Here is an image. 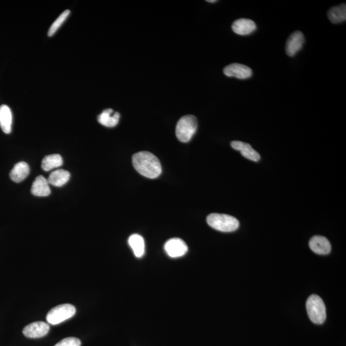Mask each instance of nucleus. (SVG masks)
Here are the masks:
<instances>
[{
  "mask_svg": "<svg viewBox=\"0 0 346 346\" xmlns=\"http://www.w3.org/2000/svg\"><path fill=\"white\" fill-rule=\"evenodd\" d=\"M132 163L139 174L148 179H156L161 175L162 165L160 160L152 153H137L132 157Z\"/></svg>",
  "mask_w": 346,
  "mask_h": 346,
  "instance_id": "1",
  "label": "nucleus"
},
{
  "mask_svg": "<svg viewBox=\"0 0 346 346\" xmlns=\"http://www.w3.org/2000/svg\"><path fill=\"white\" fill-rule=\"evenodd\" d=\"M207 221L210 227L223 232H232L239 227L237 219L223 213H211L208 216Z\"/></svg>",
  "mask_w": 346,
  "mask_h": 346,
  "instance_id": "2",
  "label": "nucleus"
},
{
  "mask_svg": "<svg viewBox=\"0 0 346 346\" xmlns=\"http://www.w3.org/2000/svg\"><path fill=\"white\" fill-rule=\"evenodd\" d=\"M307 310L310 319L316 325H322L327 318V310L322 299L317 295L313 294L307 299Z\"/></svg>",
  "mask_w": 346,
  "mask_h": 346,
  "instance_id": "3",
  "label": "nucleus"
},
{
  "mask_svg": "<svg viewBox=\"0 0 346 346\" xmlns=\"http://www.w3.org/2000/svg\"><path fill=\"white\" fill-rule=\"evenodd\" d=\"M197 128L198 120L194 116L187 115L182 117L177 124L176 135L178 139L182 142L190 141Z\"/></svg>",
  "mask_w": 346,
  "mask_h": 346,
  "instance_id": "4",
  "label": "nucleus"
},
{
  "mask_svg": "<svg viewBox=\"0 0 346 346\" xmlns=\"http://www.w3.org/2000/svg\"><path fill=\"white\" fill-rule=\"evenodd\" d=\"M76 314V309L71 304H63L53 308L47 315V322L57 325L70 319Z\"/></svg>",
  "mask_w": 346,
  "mask_h": 346,
  "instance_id": "5",
  "label": "nucleus"
},
{
  "mask_svg": "<svg viewBox=\"0 0 346 346\" xmlns=\"http://www.w3.org/2000/svg\"><path fill=\"white\" fill-rule=\"evenodd\" d=\"M164 249L168 255L171 258H179L187 253L188 247L182 239L173 238L166 242Z\"/></svg>",
  "mask_w": 346,
  "mask_h": 346,
  "instance_id": "6",
  "label": "nucleus"
},
{
  "mask_svg": "<svg viewBox=\"0 0 346 346\" xmlns=\"http://www.w3.org/2000/svg\"><path fill=\"white\" fill-rule=\"evenodd\" d=\"M50 325L47 322L37 321L31 323L25 327L23 333L25 337L37 338L45 337L49 332Z\"/></svg>",
  "mask_w": 346,
  "mask_h": 346,
  "instance_id": "7",
  "label": "nucleus"
},
{
  "mask_svg": "<svg viewBox=\"0 0 346 346\" xmlns=\"http://www.w3.org/2000/svg\"><path fill=\"white\" fill-rule=\"evenodd\" d=\"M224 73L229 77H235L239 79H247L252 76L251 68L241 63H233L226 66L224 69Z\"/></svg>",
  "mask_w": 346,
  "mask_h": 346,
  "instance_id": "8",
  "label": "nucleus"
},
{
  "mask_svg": "<svg viewBox=\"0 0 346 346\" xmlns=\"http://www.w3.org/2000/svg\"><path fill=\"white\" fill-rule=\"evenodd\" d=\"M305 42V37L302 33L295 32L290 35L286 43V53L290 57H293L299 50H301Z\"/></svg>",
  "mask_w": 346,
  "mask_h": 346,
  "instance_id": "9",
  "label": "nucleus"
},
{
  "mask_svg": "<svg viewBox=\"0 0 346 346\" xmlns=\"http://www.w3.org/2000/svg\"><path fill=\"white\" fill-rule=\"evenodd\" d=\"M309 246L313 252L322 255L329 254L332 249L329 241L325 236L319 235L313 236L309 242Z\"/></svg>",
  "mask_w": 346,
  "mask_h": 346,
  "instance_id": "10",
  "label": "nucleus"
},
{
  "mask_svg": "<svg viewBox=\"0 0 346 346\" xmlns=\"http://www.w3.org/2000/svg\"><path fill=\"white\" fill-rule=\"evenodd\" d=\"M231 146L234 149L240 151L244 157L252 161L258 162L261 159V155L249 144L241 141H232Z\"/></svg>",
  "mask_w": 346,
  "mask_h": 346,
  "instance_id": "11",
  "label": "nucleus"
},
{
  "mask_svg": "<svg viewBox=\"0 0 346 346\" xmlns=\"http://www.w3.org/2000/svg\"><path fill=\"white\" fill-rule=\"evenodd\" d=\"M256 29V24L252 20L248 19L241 18L236 20L232 25L233 31L241 35L251 34Z\"/></svg>",
  "mask_w": 346,
  "mask_h": 346,
  "instance_id": "12",
  "label": "nucleus"
},
{
  "mask_svg": "<svg viewBox=\"0 0 346 346\" xmlns=\"http://www.w3.org/2000/svg\"><path fill=\"white\" fill-rule=\"evenodd\" d=\"M32 194L35 197H46L51 193L49 183L44 177L39 176L33 182L31 189Z\"/></svg>",
  "mask_w": 346,
  "mask_h": 346,
  "instance_id": "13",
  "label": "nucleus"
},
{
  "mask_svg": "<svg viewBox=\"0 0 346 346\" xmlns=\"http://www.w3.org/2000/svg\"><path fill=\"white\" fill-rule=\"evenodd\" d=\"M30 167L25 162H20L14 165L13 169L10 172V178L12 181L20 183L24 181L29 176Z\"/></svg>",
  "mask_w": 346,
  "mask_h": 346,
  "instance_id": "14",
  "label": "nucleus"
},
{
  "mask_svg": "<svg viewBox=\"0 0 346 346\" xmlns=\"http://www.w3.org/2000/svg\"><path fill=\"white\" fill-rule=\"evenodd\" d=\"M12 125V114L11 109L6 105L0 106V127L5 134H11Z\"/></svg>",
  "mask_w": 346,
  "mask_h": 346,
  "instance_id": "15",
  "label": "nucleus"
},
{
  "mask_svg": "<svg viewBox=\"0 0 346 346\" xmlns=\"http://www.w3.org/2000/svg\"><path fill=\"white\" fill-rule=\"evenodd\" d=\"M120 114L114 113L113 109H108L103 111L98 117V121L101 125L106 127H114L118 124Z\"/></svg>",
  "mask_w": 346,
  "mask_h": 346,
  "instance_id": "16",
  "label": "nucleus"
},
{
  "mask_svg": "<svg viewBox=\"0 0 346 346\" xmlns=\"http://www.w3.org/2000/svg\"><path fill=\"white\" fill-rule=\"evenodd\" d=\"M70 179V173L68 170L58 169L52 172L48 177L49 184L55 187H62Z\"/></svg>",
  "mask_w": 346,
  "mask_h": 346,
  "instance_id": "17",
  "label": "nucleus"
},
{
  "mask_svg": "<svg viewBox=\"0 0 346 346\" xmlns=\"http://www.w3.org/2000/svg\"><path fill=\"white\" fill-rule=\"evenodd\" d=\"M128 244L137 258H141L144 255L145 244L144 239L142 236L138 234L132 235L128 239Z\"/></svg>",
  "mask_w": 346,
  "mask_h": 346,
  "instance_id": "18",
  "label": "nucleus"
},
{
  "mask_svg": "<svg viewBox=\"0 0 346 346\" xmlns=\"http://www.w3.org/2000/svg\"><path fill=\"white\" fill-rule=\"evenodd\" d=\"M328 17L333 24H337L345 21L346 6L345 4L332 7L328 12Z\"/></svg>",
  "mask_w": 346,
  "mask_h": 346,
  "instance_id": "19",
  "label": "nucleus"
},
{
  "mask_svg": "<svg viewBox=\"0 0 346 346\" xmlns=\"http://www.w3.org/2000/svg\"><path fill=\"white\" fill-rule=\"evenodd\" d=\"M63 160L62 157L58 154L48 155L43 159L41 164L42 169L45 171L55 169L62 166Z\"/></svg>",
  "mask_w": 346,
  "mask_h": 346,
  "instance_id": "20",
  "label": "nucleus"
},
{
  "mask_svg": "<svg viewBox=\"0 0 346 346\" xmlns=\"http://www.w3.org/2000/svg\"><path fill=\"white\" fill-rule=\"evenodd\" d=\"M70 13L71 11L70 10H66L65 11H63L62 13L57 17V19L53 23L52 26L50 27L49 30H48V37L53 36V35L57 32V30L59 29V28L62 26L63 23L65 22L66 19L68 18V17L70 16Z\"/></svg>",
  "mask_w": 346,
  "mask_h": 346,
  "instance_id": "21",
  "label": "nucleus"
},
{
  "mask_svg": "<svg viewBox=\"0 0 346 346\" xmlns=\"http://www.w3.org/2000/svg\"><path fill=\"white\" fill-rule=\"evenodd\" d=\"M55 346H81V341L77 338L68 337L58 342Z\"/></svg>",
  "mask_w": 346,
  "mask_h": 346,
  "instance_id": "22",
  "label": "nucleus"
},
{
  "mask_svg": "<svg viewBox=\"0 0 346 346\" xmlns=\"http://www.w3.org/2000/svg\"><path fill=\"white\" fill-rule=\"evenodd\" d=\"M207 2H209V3H215V2H216L217 1H215V0H212V1H210H210H207Z\"/></svg>",
  "mask_w": 346,
  "mask_h": 346,
  "instance_id": "23",
  "label": "nucleus"
}]
</instances>
